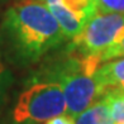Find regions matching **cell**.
<instances>
[{"instance_id": "3", "label": "cell", "mask_w": 124, "mask_h": 124, "mask_svg": "<svg viewBox=\"0 0 124 124\" xmlns=\"http://www.w3.org/2000/svg\"><path fill=\"white\" fill-rule=\"evenodd\" d=\"M66 114V100L57 82L36 81L19 94L0 124H43Z\"/></svg>"}, {"instance_id": "9", "label": "cell", "mask_w": 124, "mask_h": 124, "mask_svg": "<svg viewBox=\"0 0 124 124\" xmlns=\"http://www.w3.org/2000/svg\"><path fill=\"white\" fill-rule=\"evenodd\" d=\"M99 13L124 14V0H93Z\"/></svg>"}, {"instance_id": "12", "label": "cell", "mask_w": 124, "mask_h": 124, "mask_svg": "<svg viewBox=\"0 0 124 124\" xmlns=\"http://www.w3.org/2000/svg\"><path fill=\"white\" fill-rule=\"evenodd\" d=\"M0 1H1V0H0Z\"/></svg>"}, {"instance_id": "7", "label": "cell", "mask_w": 124, "mask_h": 124, "mask_svg": "<svg viewBox=\"0 0 124 124\" xmlns=\"http://www.w3.org/2000/svg\"><path fill=\"white\" fill-rule=\"evenodd\" d=\"M103 99L109 106L114 124H124V90L108 89Z\"/></svg>"}, {"instance_id": "13", "label": "cell", "mask_w": 124, "mask_h": 124, "mask_svg": "<svg viewBox=\"0 0 124 124\" xmlns=\"http://www.w3.org/2000/svg\"><path fill=\"white\" fill-rule=\"evenodd\" d=\"M43 1H44V0H43Z\"/></svg>"}, {"instance_id": "4", "label": "cell", "mask_w": 124, "mask_h": 124, "mask_svg": "<svg viewBox=\"0 0 124 124\" xmlns=\"http://www.w3.org/2000/svg\"><path fill=\"white\" fill-rule=\"evenodd\" d=\"M124 36V14L96 13L78 36L72 39V48L81 56H99Z\"/></svg>"}, {"instance_id": "2", "label": "cell", "mask_w": 124, "mask_h": 124, "mask_svg": "<svg viewBox=\"0 0 124 124\" xmlns=\"http://www.w3.org/2000/svg\"><path fill=\"white\" fill-rule=\"evenodd\" d=\"M101 65L99 56H78L60 63L51 80L57 82L66 100V114L75 118L100 100L104 89L96 78V70Z\"/></svg>"}, {"instance_id": "5", "label": "cell", "mask_w": 124, "mask_h": 124, "mask_svg": "<svg viewBox=\"0 0 124 124\" xmlns=\"http://www.w3.org/2000/svg\"><path fill=\"white\" fill-rule=\"evenodd\" d=\"M96 78L104 89L124 90V57L103 62L96 70Z\"/></svg>"}, {"instance_id": "11", "label": "cell", "mask_w": 124, "mask_h": 124, "mask_svg": "<svg viewBox=\"0 0 124 124\" xmlns=\"http://www.w3.org/2000/svg\"><path fill=\"white\" fill-rule=\"evenodd\" d=\"M44 124H75V119L67 114H62V115H58V116L53 118V119L48 120Z\"/></svg>"}, {"instance_id": "8", "label": "cell", "mask_w": 124, "mask_h": 124, "mask_svg": "<svg viewBox=\"0 0 124 124\" xmlns=\"http://www.w3.org/2000/svg\"><path fill=\"white\" fill-rule=\"evenodd\" d=\"M13 81L14 80H13L12 72L5 66L1 58V54H0V114H1L4 106L7 104L8 93H9V89L13 85Z\"/></svg>"}, {"instance_id": "10", "label": "cell", "mask_w": 124, "mask_h": 124, "mask_svg": "<svg viewBox=\"0 0 124 124\" xmlns=\"http://www.w3.org/2000/svg\"><path fill=\"white\" fill-rule=\"evenodd\" d=\"M119 57H124V36L115 44H113L111 47H109L108 49H105L104 52L99 54V60L101 63Z\"/></svg>"}, {"instance_id": "1", "label": "cell", "mask_w": 124, "mask_h": 124, "mask_svg": "<svg viewBox=\"0 0 124 124\" xmlns=\"http://www.w3.org/2000/svg\"><path fill=\"white\" fill-rule=\"evenodd\" d=\"M3 34L14 54L36 62L66 39L57 19L43 0H18L5 12Z\"/></svg>"}, {"instance_id": "6", "label": "cell", "mask_w": 124, "mask_h": 124, "mask_svg": "<svg viewBox=\"0 0 124 124\" xmlns=\"http://www.w3.org/2000/svg\"><path fill=\"white\" fill-rule=\"evenodd\" d=\"M75 124H114L106 101L101 98L75 118Z\"/></svg>"}]
</instances>
